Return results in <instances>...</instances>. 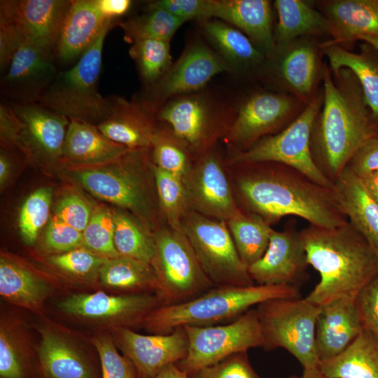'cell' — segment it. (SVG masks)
Returning <instances> with one entry per match:
<instances>
[{"instance_id": "f907efd6", "label": "cell", "mask_w": 378, "mask_h": 378, "mask_svg": "<svg viewBox=\"0 0 378 378\" xmlns=\"http://www.w3.org/2000/svg\"><path fill=\"white\" fill-rule=\"evenodd\" d=\"M146 8L164 10L184 22L210 19L209 0H157L150 1Z\"/></svg>"}, {"instance_id": "1f68e13d", "label": "cell", "mask_w": 378, "mask_h": 378, "mask_svg": "<svg viewBox=\"0 0 378 378\" xmlns=\"http://www.w3.org/2000/svg\"><path fill=\"white\" fill-rule=\"evenodd\" d=\"M130 150L108 139L97 125L70 120L63 157L80 164H105L118 160Z\"/></svg>"}, {"instance_id": "9a60e30c", "label": "cell", "mask_w": 378, "mask_h": 378, "mask_svg": "<svg viewBox=\"0 0 378 378\" xmlns=\"http://www.w3.org/2000/svg\"><path fill=\"white\" fill-rule=\"evenodd\" d=\"M183 181L190 210L225 222L241 213L222 159L213 148L195 160Z\"/></svg>"}, {"instance_id": "484cf974", "label": "cell", "mask_w": 378, "mask_h": 378, "mask_svg": "<svg viewBox=\"0 0 378 378\" xmlns=\"http://www.w3.org/2000/svg\"><path fill=\"white\" fill-rule=\"evenodd\" d=\"M11 105L22 122L18 146L31 147L50 158L63 156L69 118L37 103Z\"/></svg>"}, {"instance_id": "603a6c76", "label": "cell", "mask_w": 378, "mask_h": 378, "mask_svg": "<svg viewBox=\"0 0 378 378\" xmlns=\"http://www.w3.org/2000/svg\"><path fill=\"white\" fill-rule=\"evenodd\" d=\"M113 21L102 15L95 0H71L54 55L64 63L78 61Z\"/></svg>"}, {"instance_id": "c3c4849f", "label": "cell", "mask_w": 378, "mask_h": 378, "mask_svg": "<svg viewBox=\"0 0 378 378\" xmlns=\"http://www.w3.org/2000/svg\"><path fill=\"white\" fill-rule=\"evenodd\" d=\"M192 378H262L252 367L247 351L233 354L218 363L204 368Z\"/></svg>"}, {"instance_id": "5b68a950", "label": "cell", "mask_w": 378, "mask_h": 378, "mask_svg": "<svg viewBox=\"0 0 378 378\" xmlns=\"http://www.w3.org/2000/svg\"><path fill=\"white\" fill-rule=\"evenodd\" d=\"M237 102L227 94L206 87L169 99L154 115L197 158L225 138L234 119Z\"/></svg>"}, {"instance_id": "5bb4252c", "label": "cell", "mask_w": 378, "mask_h": 378, "mask_svg": "<svg viewBox=\"0 0 378 378\" xmlns=\"http://www.w3.org/2000/svg\"><path fill=\"white\" fill-rule=\"evenodd\" d=\"M144 150H130L110 167L82 169L75 176L94 197L148 219L153 211L152 199L139 164Z\"/></svg>"}, {"instance_id": "db71d44e", "label": "cell", "mask_w": 378, "mask_h": 378, "mask_svg": "<svg viewBox=\"0 0 378 378\" xmlns=\"http://www.w3.org/2000/svg\"><path fill=\"white\" fill-rule=\"evenodd\" d=\"M346 166L360 178L378 171V134L366 140L354 153Z\"/></svg>"}, {"instance_id": "f1b7e54d", "label": "cell", "mask_w": 378, "mask_h": 378, "mask_svg": "<svg viewBox=\"0 0 378 378\" xmlns=\"http://www.w3.org/2000/svg\"><path fill=\"white\" fill-rule=\"evenodd\" d=\"M333 189L349 222L378 258V204L370 197L360 178L347 166L334 183Z\"/></svg>"}, {"instance_id": "d4e9b609", "label": "cell", "mask_w": 378, "mask_h": 378, "mask_svg": "<svg viewBox=\"0 0 378 378\" xmlns=\"http://www.w3.org/2000/svg\"><path fill=\"white\" fill-rule=\"evenodd\" d=\"M209 18L240 30L266 55L275 50L271 1L267 0H209Z\"/></svg>"}, {"instance_id": "4dcf8cb0", "label": "cell", "mask_w": 378, "mask_h": 378, "mask_svg": "<svg viewBox=\"0 0 378 378\" xmlns=\"http://www.w3.org/2000/svg\"><path fill=\"white\" fill-rule=\"evenodd\" d=\"M319 47L329 60L331 71L347 68L355 74L378 127V50L366 42L360 45L358 53L330 41L320 44Z\"/></svg>"}, {"instance_id": "e575fe53", "label": "cell", "mask_w": 378, "mask_h": 378, "mask_svg": "<svg viewBox=\"0 0 378 378\" xmlns=\"http://www.w3.org/2000/svg\"><path fill=\"white\" fill-rule=\"evenodd\" d=\"M318 368L329 378H378V339L363 328L345 351L321 361Z\"/></svg>"}, {"instance_id": "d590c367", "label": "cell", "mask_w": 378, "mask_h": 378, "mask_svg": "<svg viewBox=\"0 0 378 378\" xmlns=\"http://www.w3.org/2000/svg\"><path fill=\"white\" fill-rule=\"evenodd\" d=\"M99 279L108 288L124 293H155L160 288L151 265L119 256L108 259L100 268Z\"/></svg>"}, {"instance_id": "277c9868", "label": "cell", "mask_w": 378, "mask_h": 378, "mask_svg": "<svg viewBox=\"0 0 378 378\" xmlns=\"http://www.w3.org/2000/svg\"><path fill=\"white\" fill-rule=\"evenodd\" d=\"M300 298V288L292 286H214L190 300L159 306L143 326L152 334H168L180 326L225 324L265 300Z\"/></svg>"}, {"instance_id": "d6986e66", "label": "cell", "mask_w": 378, "mask_h": 378, "mask_svg": "<svg viewBox=\"0 0 378 378\" xmlns=\"http://www.w3.org/2000/svg\"><path fill=\"white\" fill-rule=\"evenodd\" d=\"M71 0H1L0 16L15 24L24 41L53 56Z\"/></svg>"}, {"instance_id": "d6a6232c", "label": "cell", "mask_w": 378, "mask_h": 378, "mask_svg": "<svg viewBox=\"0 0 378 378\" xmlns=\"http://www.w3.org/2000/svg\"><path fill=\"white\" fill-rule=\"evenodd\" d=\"M274 6L278 15L274 31V51L300 38L329 34L325 16L306 1L276 0Z\"/></svg>"}, {"instance_id": "ffe728a7", "label": "cell", "mask_w": 378, "mask_h": 378, "mask_svg": "<svg viewBox=\"0 0 378 378\" xmlns=\"http://www.w3.org/2000/svg\"><path fill=\"white\" fill-rule=\"evenodd\" d=\"M53 56L24 41L1 80V92L13 103H37L59 71Z\"/></svg>"}, {"instance_id": "2e32d148", "label": "cell", "mask_w": 378, "mask_h": 378, "mask_svg": "<svg viewBox=\"0 0 378 378\" xmlns=\"http://www.w3.org/2000/svg\"><path fill=\"white\" fill-rule=\"evenodd\" d=\"M160 305L162 301L155 293L109 295L98 291L71 295L59 307L70 316L108 324L115 329L143 326L148 314Z\"/></svg>"}, {"instance_id": "8d00e7d4", "label": "cell", "mask_w": 378, "mask_h": 378, "mask_svg": "<svg viewBox=\"0 0 378 378\" xmlns=\"http://www.w3.org/2000/svg\"><path fill=\"white\" fill-rule=\"evenodd\" d=\"M238 254L248 267L265 253L272 230L261 217L241 211L226 222Z\"/></svg>"}, {"instance_id": "680465c9", "label": "cell", "mask_w": 378, "mask_h": 378, "mask_svg": "<svg viewBox=\"0 0 378 378\" xmlns=\"http://www.w3.org/2000/svg\"><path fill=\"white\" fill-rule=\"evenodd\" d=\"M154 378H189V375L176 364H170L164 368Z\"/></svg>"}, {"instance_id": "ee69618b", "label": "cell", "mask_w": 378, "mask_h": 378, "mask_svg": "<svg viewBox=\"0 0 378 378\" xmlns=\"http://www.w3.org/2000/svg\"><path fill=\"white\" fill-rule=\"evenodd\" d=\"M52 192L50 188H40L24 202L19 214V227L27 244H33L50 214Z\"/></svg>"}, {"instance_id": "cb8c5ba5", "label": "cell", "mask_w": 378, "mask_h": 378, "mask_svg": "<svg viewBox=\"0 0 378 378\" xmlns=\"http://www.w3.org/2000/svg\"><path fill=\"white\" fill-rule=\"evenodd\" d=\"M363 328L356 300L339 298L320 306L315 333L319 361L342 354L357 338Z\"/></svg>"}, {"instance_id": "11a10c76", "label": "cell", "mask_w": 378, "mask_h": 378, "mask_svg": "<svg viewBox=\"0 0 378 378\" xmlns=\"http://www.w3.org/2000/svg\"><path fill=\"white\" fill-rule=\"evenodd\" d=\"M24 42L22 34L8 19L0 16V69L7 70L13 57Z\"/></svg>"}, {"instance_id": "f5cc1de1", "label": "cell", "mask_w": 378, "mask_h": 378, "mask_svg": "<svg viewBox=\"0 0 378 378\" xmlns=\"http://www.w3.org/2000/svg\"><path fill=\"white\" fill-rule=\"evenodd\" d=\"M55 215L80 232L87 227L91 214L85 201L77 195L64 197L57 204Z\"/></svg>"}, {"instance_id": "7dc6e473", "label": "cell", "mask_w": 378, "mask_h": 378, "mask_svg": "<svg viewBox=\"0 0 378 378\" xmlns=\"http://www.w3.org/2000/svg\"><path fill=\"white\" fill-rule=\"evenodd\" d=\"M92 342L99 357L101 378H139L134 365L118 353L111 336L97 335Z\"/></svg>"}, {"instance_id": "7bdbcfd3", "label": "cell", "mask_w": 378, "mask_h": 378, "mask_svg": "<svg viewBox=\"0 0 378 378\" xmlns=\"http://www.w3.org/2000/svg\"><path fill=\"white\" fill-rule=\"evenodd\" d=\"M25 344L13 324L1 320L0 378H30L32 370Z\"/></svg>"}, {"instance_id": "7a4b0ae2", "label": "cell", "mask_w": 378, "mask_h": 378, "mask_svg": "<svg viewBox=\"0 0 378 378\" xmlns=\"http://www.w3.org/2000/svg\"><path fill=\"white\" fill-rule=\"evenodd\" d=\"M323 102L312 129L313 160L333 184L357 149L378 134L355 74L347 68L331 71L323 64Z\"/></svg>"}, {"instance_id": "816d5d0a", "label": "cell", "mask_w": 378, "mask_h": 378, "mask_svg": "<svg viewBox=\"0 0 378 378\" xmlns=\"http://www.w3.org/2000/svg\"><path fill=\"white\" fill-rule=\"evenodd\" d=\"M356 305L363 327L378 339V273L360 290Z\"/></svg>"}, {"instance_id": "94428289", "label": "cell", "mask_w": 378, "mask_h": 378, "mask_svg": "<svg viewBox=\"0 0 378 378\" xmlns=\"http://www.w3.org/2000/svg\"><path fill=\"white\" fill-rule=\"evenodd\" d=\"M10 162L8 158L4 153H1L0 155V183L4 184L8 177L10 171Z\"/></svg>"}, {"instance_id": "7402d4cb", "label": "cell", "mask_w": 378, "mask_h": 378, "mask_svg": "<svg viewBox=\"0 0 378 378\" xmlns=\"http://www.w3.org/2000/svg\"><path fill=\"white\" fill-rule=\"evenodd\" d=\"M157 122L154 114L135 98L111 96L109 112L97 126L113 142L131 150L148 149L158 127Z\"/></svg>"}, {"instance_id": "836d02e7", "label": "cell", "mask_w": 378, "mask_h": 378, "mask_svg": "<svg viewBox=\"0 0 378 378\" xmlns=\"http://www.w3.org/2000/svg\"><path fill=\"white\" fill-rule=\"evenodd\" d=\"M51 291L48 282L23 265L1 257L0 295L13 304L40 312Z\"/></svg>"}, {"instance_id": "6125c7cd", "label": "cell", "mask_w": 378, "mask_h": 378, "mask_svg": "<svg viewBox=\"0 0 378 378\" xmlns=\"http://www.w3.org/2000/svg\"><path fill=\"white\" fill-rule=\"evenodd\" d=\"M360 40L370 44L378 50V37L366 36L360 38Z\"/></svg>"}, {"instance_id": "4316f807", "label": "cell", "mask_w": 378, "mask_h": 378, "mask_svg": "<svg viewBox=\"0 0 378 378\" xmlns=\"http://www.w3.org/2000/svg\"><path fill=\"white\" fill-rule=\"evenodd\" d=\"M38 360L45 378H101L85 354L57 330L40 328Z\"/></svg>"}, {"instance_id": "8992f818", "label": "cell", "mask_w": 378, "mask_h": 378, "mask_svg": "<svg viewBox=\"0 0 378 378\" xmlns=\"http://www.w3.org/2000/svg\"><path fill=\"white\" fill-rule=\"evenodd\" d=\"M114 23L107 26L94 44L70 69L59 71L37 104L69 120L98 125L107 116L111 97L99 92L104 41Z\"/></svg>"}, {"instance_id": "f35d334b", "label": "cell", "mask_w": 378, "mask_h": 378, "mask_svg": "<svg viewBox=\"0 0 378 378\" xmlns=\"http://www.w3.org/2000/svg\"><path fill=\"white\" fill-rule=\"evenodd\" d=\"M185 23L160 8H145V12L120 23L127 42L144 38L171 41L178 28Z\"/></svg>"}, {"instance_id": "9f6ffc18", "label": "cell", "mask_w": 378, "mask_h": 378, "mask_svg": "<svg viewBox=\"0 0 378 378\" xmlns=\"http://www.w3.org/2000/svg\"><path fill=\"white\" fill-rule=\"evenodd\" d=\"M95 3L102 15L113 20L125 15L132 5L130 0H95Z\"/></svg>"}, {"instance_id": "ac0fdd59", "label": "cell", "mask_w": 378, "mask_h": 378, "mask_svg": "<svg viewBox=\"0 0 378 378\" xmlns=\"http://www.w3.org/2000/svg\"><path fill=\"white\" fill-rule=\"evenodd\" d=\"M114 330L123 355L134 365L139 378H154L164 368L186 358L188 339L183 326L168 334L141 335L131 328Z\"/></svg>"}, {"instance_id": "e0dca14e", "label": "cell", "mask_w": 378, "mask_h": 378, "mask_svg": "<svg viewBox=\"0 0 378 378\" xmlns=\"http://www.w3.org/2000/svg\"><path fill=\"white\" fill-rule=\"evenodd\" d=\"M309 266L300 232L290 224L281 231L272 229L265 253L248 270L255 284L300 288Z\"/></svg>"}, {"instance_id": "44dd1931", "label": "cell", "mask_w": 378, "mask_h": 378, "mask_svg": "<svg viewBox=\"0 0 378 378\" xmlns=\"http://www.w3.org/2000/svg\"><path fill=\"white\" fill-rule=\"evenodd\" d=\"M267 59L271 60L270 74L276 82L307 104L322 78L323 64L314 43L298 38Z\"/></svg>"}, {"instance_id": "f6af8a7d", "label": "cell", "mask_w": 378, "mask_h": 378, "mask_svg": "<svg viewBox=\"0 0 378 378\" xmlns=\"http://www.w3.org/2000/svg\"><path fill=\"white\" fill-rule=\"evenodd\" d=\"M115 216L104 209L96 211L83 232V246L104 258L120 256L114 243Z\"/></svg>"}, {"instance_id": "91938a15", "label": "cell", "mask_w": 378, "mask_h": 378, "mask_svg": "<svg viewBox=\"0 0 378 378\" xmlns=\"http://www.w3.org/2000/svg\"><path fill=\"white\" fill-rule=\"evenodd\" d=\"M286 378H329L325 375L318 368H314L310 369H304L301 375H290Z\"/></svg>"}, {"instance_id": "3957f363", "label": "cell", "mask_w": 378, "mask_h": 378, "mask_svg": "<svg viewBox=\"0 0 378 378\" xmlns=\"http://www.w3.org/2000/svg\"><path fill=\"white\" fill-rule=\"evenodd\" d=\"M300 232L309 265L320 281L304 298L322 306L339 298L356 299L378 273V258L349 222L326 228L309 225Z\"/></svg>"}, {"instance_id": "ab89813d", "label": "cell", "mask_w": 378, "mask_h": 378, "mask_svg": "<svg viewBox=\"0 0 378 378\" xmlns=\"http://www.w3.org/2000/svg\"><path fill=\"white\" fill-rule=\"evenodd\" d=\"M150 148L155 166L183 179L196 159L187 146L163 125L158 126Z\"/></svg>"}, {"instance_id": "9c48e42d", "label": "cell", "mask_w": 378, "mask_h": 378, "mask_svg": "<svg viewBox=\"0 0 378 378\" xmlns=\"http://www.w3.org/2000/svg\"><path fill=\"white\" fill-rule=\"evenodd\" d=\"M155 255L151 266L159 284L163 304L183 302L215 286L202 270L182 230L169 225L154 236Z\"/></svg>"}, {"instance_id": "60d3db41", "label": "cell", "mask_w": 378, "mask_h": 378, "mask_svg": "<svg viewBox=\"0 0 378 378\" xmlns=\"http://www.w3.org/2000/svg\"><path fill=\"white\" fill-rule=\"evenodd\" d=\"M152 170L159 206L167 224L181 230V221L190 210L183 179L154 164Z\"/></svg>"}, {"instance_id": "8fae6325", "label": "cell", "mask_w": 378, "mask_h": 378, "mask_svg": "<svg viewBox=\"0 0 378 378\" xmlns=\"http://www.w3.org/2000/svg\"><path fill=\"white\" fill-rule=\"evenodd\" d=\"M183 327L188 335V351L186 358L176 365L189 376L233 354L264 346L255 308L227 323Z\"/></svg>"}, {"instance_id": "f546056e", "label": "cell", "mask_w": 378, "mask_h": 378, "mask_svg": "<svg viewBox=\"0 0 378 378\" xmlns=\"http://www.w3.org/2000/svg\"><path fill=\"white\" fill-rule=\"evenodd\" d=\"M212 48L232 67L234 73H248L265 64L266 55L234 27L216 18L200 22Z\"/></svg>"}, {"instance_id": "30bf717a", "label": "cell", "mask_w": 378, "mask_h": 378, "mask_svg": "<svg viewBox=\"0 0 378 378\" xmlns=\"http://www.w3.org/2000/svg\"><path fill=\"white\" fill-rule=\"evenodd\" d=\"M181 226L215 286L255 284L238 254L226 222L188 210Z\"/></svg>"}, {"instance_id": "681fc988", "label": "cell", "mask_w": 378, "mask_h": 378, "mask_svg": "<svg viewBox=\"0 0 378 378\" xmlns=\"http://www.w3.org/2000/svg\"><path fill=\"white\" fill-rule=\"evenodd\" d=\"M83 232L70 226L55 215L50 220L44 238L45 247L57 254L83 245Z\"/></svg>"}, {"instance_id": "4fadbf2b", "label": "cell", "mask_w": 378, "mask_h": 378, "mask_svg": "<svg viewBox=\"0 0 378 378\" xmlns=\"http://www.w3.org/2000/svg\"><path fill=\"white\" fill-rule=\"evenodd\" d=\"M293 95L267 90L248 94L237 102L233 122L225 136L234 153L248 150L263 137L275 134L299 115L300 103Z\"/></svg>"}, {"instance_id": "74e56055", "label": "cell", "mask_w": 378, "mask_h": 378, "mask_svg": "<svg viewBox=\"0 0 378 378\" xmlns=\"http://www.w3.org/2000/svg\"><path fill=\"white\" fill-rule=\"evenodd\" d=\"M129 54L145 88L156 83L173 64L170 41L155 38L136 40L132 43Z\"/></svg>"}, {"instance_id": "b9f144b4", "label": "cell", "mask_w": 378, "mask_h": 378, "mask_svg": "<svg viewBox=\"0 0 378 378\" xmlns=\"http://www.w3.org/2000/svg\"><path fill=\"white\" fill-rule=\"evenodd\" d=\"M114 216V243L119 255L150 265L155 255L154 237L132 217L121 213Z\"/></svg>"}, {"instance_id": "83f0119b", "label": "cell", "mask_w": 378, "mask_h": 378, "mask_svg": "<svg viewBox=\"0 0 378 378\" xmlns=\"http://www.w3.org/2000/svg\"><path fill=\"white\" fill-rule=\"evenodd\" d=\"M330 41L353 43L363 36L378 37V0H334L325 4Z\"/></svg>"}, {"instance_id": "ba28073f", "label": "cell", "mask_w": 378, "mask_h": 378, "mask_svg": "<svg viewBox=\"0 0 378 378\" xmlns=\"http://www.w3.org/2000/svg\"><path fill=\"white\" fill-rule=\"evenodd\" d=\"M323 102V92L316 93L300 115L279 132L262 138L250 148L233 153L230 162H276L290 167L314 182L333 188L315 164L310 138L314 121Z\"/></svg>"}, {"instance_id": "6da1fadb", "label": "cell", "mask_w": 378, "mask_h": 378, "mask_svg": "<svg viewBox=\"0 0 378 378\" xmlns=\"http://www.w3.org/2000/svg\"><path fill=\"white\" fill-rule=\"evenodd\" d=\"M237 202L269 225L287 216L309 225L334 228L348 221L333 188L323 186L287 165L271 162L237 163Z\"/></svg>"}, {"instance_id": "7c38bea8", "label": "cell", "mask_w": 378, "mask_h": 378, "mask_svg": "<svg viewBox=\"0 0 378 378\" xmlns=\"http://www.w3.org/2000/svg\"><path fill=\"white\" fill-rule=\"evenodd\" d=\"M234 73L230 64L208 44L201 40L190 42L167 72L136 98L155 114L169 99L201 90L218 74Z\"/></svg>"}, {"instance_id": "6f0895ef", "label": "cell", "mask_w": 378, "mask_h": 378, "mask_svg": "<svg viewBox=\"0 0 378 378\" xmlns=\"http://www.w3.org/2000/svg\"><path fill=\"white\" fill-rule=\"evenodd\" d=\"M360 179L370 197L378 204V171L369 174Z\"/></svg>"}, {"instance_id": "bcb514c9", "label": "cell", "mask_w": 378, "mask_h": 378, "mask_svg": "<svg viewBox=\"0 0 378 378\" xmlns=\"http://www.w3.org/2000/svg\"><path fill=\"white\" fill-rule=\"evenodd\" d=\"M108 258L100 256L85 247L55 254L50 257L49 262L62 272L78 279H90L98 274Z\"/></svg>"}, {"instance_id": "52a82bcc", "label": "cell", "mask_w": 378, "mask_h": 378, "mask_svg": "<svg viewBox=\"0 0 378 378\" xmlns=\"http://www.w3.org/2000/svg\"><path fill=\"white\" fill-rule=\"evenodd\" d=\"M263 348L286 349L304 369L318 367L315 333L320 306L305 298H274L255 307Z\"/></svg>"}]
</instances>
